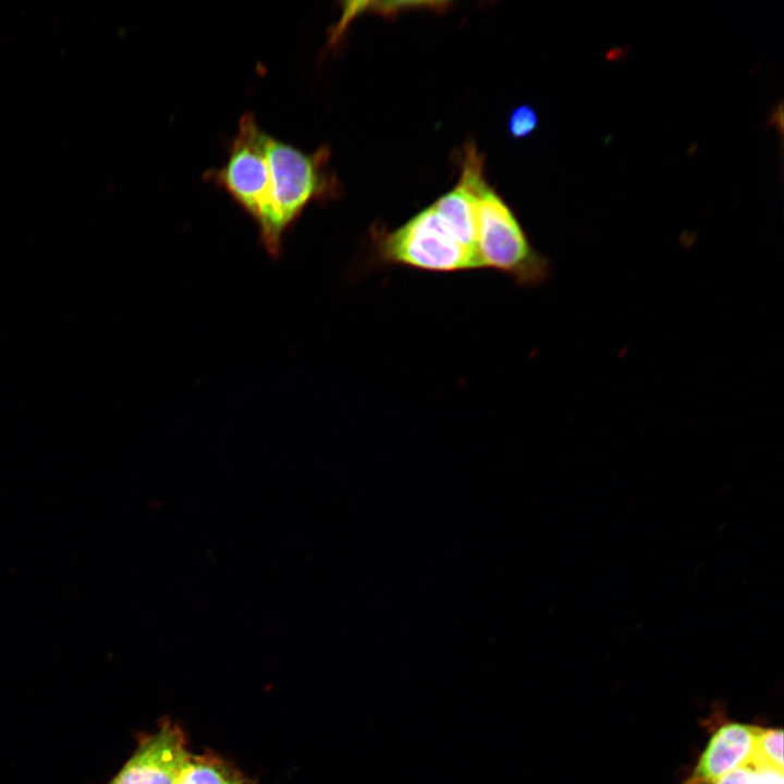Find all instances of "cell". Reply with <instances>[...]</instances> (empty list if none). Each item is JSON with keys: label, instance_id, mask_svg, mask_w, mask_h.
I'll return each mask as SVG.
<instances>
[{"label": "cell", "instance_id": "1", "mask_svg": "<svg viewBox=\"0 0 784 784\" xmlns=\"http://www.w3.org/2000/svg\"><path fill=\"white\" fill-rule=\"evenodd\" d=\"M266 155L269 169V197L257 222L264 246L269 254L280 252L286 229L315 200L330 198L339 192L338 182L328 170L329 149L307 154L268 135Z\"/></svg>", "mask_w": 784, "mask_h": 784}, {"label": "cell", "instance_id": "2", "mask_svg": "<svg viewBox=\"0 0 784 784\" xmlns=\"http://www.w3.org/2000/svg\"><path fill=\"white\" fill-rule=\"evenodd\" d=\"M477 250L481 269L511 277L522 286H537L551 272L549 259L537 252L518 219L487 183L485 175L476 185Z\"/></svg>", "mask_w": 784, "mask_h": 784}, {"label": "cell", "instance_id": "3", "mask_svg": "<svg viewBox=\"0 0 784 784\" xmlns=\"http://www.w3.org/2000/svg\"><path fill=\"white\" fill-rule=\"evenodd\" d=\"M373 235L375 261L429 272L481 269L478 255L466 247L429 206L392 231Z\"/></svg>", "mask_w": 784, "mask_h": 784}, {"label": "cell", "instance_id": "4", "mask_svg": "<svg viewBox=\"0 0 784 784\" xmlns=\"http://www.w3.org/2000/svg\"><path fill=\"white\" fill-rule=\"evenodd\" d=\"M268 134L253 113H245L228 152L226 162L206 177L224 189L255 221H259L269 197V169L266 155Z\"/></svg>", "mask_w": 784, "mask_h": 784}, {"label": "cell", "instance_id": "5", "mask_svg": "<svg viewBox=\"0 0 784 784\" xmlns=\"http://www.w3.org/2000/svg\"><path fill=\"white\" fill-rule=\"evenodd\" d=\"M189 755L183 731L174 723H163L140 743L109 784H174Z\"/></svg>", "mask_w": 784, "mask_h": 784}, {"label": "cell", "instance_id": "6", "mask_svg": "<svg viewBox=\"0 0 784 784\" xmlns=\"http://www.w3.org/2000/svg\"><path fill=\"white\" fill-rule=\"evenodd\" d=\"M757 731L758 726L736 722L719 727L685 784H713L750 760Z\"/></svg>", "mask_w": 784, "mask_h": 784}, {"label": "cell", "instance_id": "7", "mask_svg": "<svg viewBox=\"0 0 784 784\" xmlns=\"http://www.w3.org/2000/svg\"><path fill=\"white\" fill-rule=\"evenodd\" d=\"M242 774L226 761L210 755H189L174 784H243Z\"/></svg>", "mask_w": 784, "mask_h": 784}, {"label": "cell", "instance_id": "8", "mask_svg": "<svg viewBox=\"0 0 784 784\" xmlns=\"http://www.w3.org/2000/svg\"><path fill=\"white\" fill-rule=\"evenodd\" d=\"M713 784H784L783 770L748 760Z\"/></svg>", "mask_w": 784, "mask_h": 784}, {"label": "cell", "instance_id": "9", "mask_svg": "<svg viewBox=\"0 0 784 784\" xmlns=\"http://www.w3.org/2000/svg\"><path fill=\"white\" fill-rule=\"evenodd\" d=\"M751 760L783 770V731L758 727Z\"/></svg>", "mask_w": 784, "mask_h": 784}, {"label": "cell", "instance_id": "10", "mask_svg": "<svg viewBox=\"0 0 784 784\" xmlns=\"http://www.w3.org/2000/svg\"><path fill=\"white\" fill-rule=\"evenodd\" d=\"M539 124L537 112L529 105L513 110L509 119V131L513 138L520 139L534 133Z\"/></svg>", "mask_w": 784, "mask_h": 784}]
</instances>
